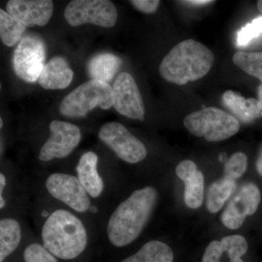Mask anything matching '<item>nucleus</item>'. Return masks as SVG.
<instances>
[{
	"mask_svg": "<svg viewBox=\"0 0 262 262\" xmlns=\"http://www.w3.org/2000/svg\"><path fill=\"white\" fill-rule=\"evenodd\" d=\"M159 194L152 186L137 189L108 213L104 237L114 248H122L140 237L154 213Z\"/></svg>",
	"mask_w": 262,
	"mask_h": 262,
	"instance_id": "f257e3e1",
	"label": "nucleus"
},
{
	"mask_svg": "<svg viewBox=\"0 0 262 262\" xmlns=\"http://www.w3.org/2000/svg\"><path fill=\"white\" fill-rule=\"evenodd\" d=\"M40 234L43 246L62 260L78 257L89 244L87 226L80 215L68 208H55L48 213Z\"/></svg>",
	"mask_w": 262,
	"mask_h": 262,
	"instance_id": "f03ea898",
	"label": "nucleus"
},
{
	"mask_svg": "<svg viewBox=\"0 0 262 262\" xmlns=\"http://www.w3.org/2000/svg\"><path fill=\"white\" fill-rule=\"evenodd\" d=\"M214 56L202 43L188 39L178 43L160 65V74L171 83L183 85L203 78L211 70Z\"/></svg>",
	"mask_w": 262,
	"mask_h": 262,
	"instance_id": "7ed1b4c3",
	"label": "nucleus"
},
{
	"mask_svg": "<svg viewBox=\"0 0 262 262\" xmlns=\"http://www.w3.org/2000/svg\"><path fill=\"white\" fill-rule=\"evenodd\" d=\"M186 129L193 136L209 142L225 141L239 130V122L233 115L215 107L203 108L184 118Z\"/></svg>",
	"mask_w": 262,
	"mask_h": 262,
	"instance_id": "20e7f679",
	"label": "nucleus"
},
{
	"mask_svg": "<svg viewBox=\"0 0 262 262\" xmlns=\"http://www.w3.org/2000/svg\"><path fill=\"white\" fill-rule=\"evenodd\" d=\"M113 104V87L106 82L90 80L62 100L60 113L67 117H82L97 106L106 110Z\"/></svg>",
	"mask_w": 262,
	"mask_h": 262,
	"instance_id": "39448f33",
	"label": "nucleus"
},
{
	"mask_svg": "<svg viewBox=\"0 0 262 262\" xmlns=\"http://www.w3.org/2000/svg\"><path fill=\"white\" fill-rule=\"evenodd\" d=\"M44 186L52 198L79 215L97 211L95 201L75 175L66 173L50 174L45 181Z\"/></svg>",
	"mask_w": 262,
	"mask_h": 262,
	"instance_id": "423d86ee",
	"label": "nucleus"
},
{
	"mask_svg": "<svg viewBox=\"0 0 262 262\" xmlns=\"http://www.w3.org/2000/svg\"><path fill=\"white\" fill-rule=\"evenodd\" d=\"M98 139L125 163H139L147 156L144 143L120 122L103 124L98 131Z\"/></svg>",
	"mask_w": 262,
	"mask_h": 262,
	"instance_id": "0eeeda50",
	"label": "nucleus"
},
{
	"mask_svg": "<svg viewBox=\"0 0 262 262\" xmlns=\"http://www.w3.org/2000/svg\"><path fill=\"white\" fill-rule=\"evenodd\" d=\"M64 17L72 27L92 24L111 28L116 24L118 13L113 2L108 0H74L66 7Z\"/></svg>",
	"mask_w": 262,
	"mask_h": 262,
	"instance_id": "6e6552de",
	"label": "nucleus"
},
{
	"mask_svg": "<svg viewBox=\"0 0 262 262\" xmlns=\"http://www.w3.org/2000/svg\"><path fill=\"white\" fill-rule=\"evenodd\" d=\"M50 135L39 150V161L63 159L72 154L80 144L82 134L77 125L70 122L53 120L49 125Z\"/></svg>",
	"mask_w": 262,
	"mask_h": 262,
	"instance_id": "1a4fd4ad",
	"label": "nucleus"
},
{
	"mask_svg": "<svg viewBox=\"0 0 262 262\" xmlns=\"http://www.w3.org/2000/svg\"><path fill=\"white\" fill-rule=\"evenodd\" d=\"M46 56L42 39L31 35L22 38L13 54L15 73L25 82H36L44 68Z\"/></svg>",
	"mask_w": 262,
	"mask_h": 262,
	"instance_id": "9d476101",
	"label": "nucleus"
},
{
	"mask_svg": "<svg viewBox=\"0 0 262 262\" xmlns=\"http://www.w3.org/2000/svg\"><path fill=\"white\" fill-rule=\"evenodd\" d=\"M261 198V192L256 184L246 183L241 186L222 213L221 220L223 225L228 229H239L246 217L257 211Z\"/></svg>",
	"mask_w": 262,
	"mask_h": 262,
	"instance_id": "9b49d317",
	"label": "nucleus"
},
{
	"mask_svg": "<svg viewBox=\"0 0 262 262\" xmlns=\"http://www.w3.org/2000/svg\"><path fill=\"white\" fill-rule=\"evenodd\" d=\"M114 107L119 114L128 118L143 121L145 108L135 80L129 73L117 76L113 86Z\"/></svg>",
	"mask_w": 262,
	"mask_h": 262,
	"instance_id": "f8f14e48",
	"label": "nucleus"
},
{
	"mask_svg": "<svg viewBox=\"0 0 262 262\" xmlns=\"http://www.w3.org/2000/svg\"><path fill=\"white\" fill-rule=\"evenodd\" d=\"M6 9L26 27H44L53 15V3L51 0H10Z\"/></svg>",
	"mask_w": 262,
	"mask_h": 262,
	"instance_id": "ddd939ff",
	"label": "nucleus"
},
{
	"mask_svg": "<svg viewBox=\"0 0 262 262\" xmlns=\"http://www.w3.org/2000/svg\"><path fill=\"white\" fill-rule=\"evenodd\" d=\"M98 157L89 151L80 157L76 167V177L94 201L102 199L106 192L105 178L98 171Z\"/></svg>",
	"mask_w": 262,
	"mask_h": 262,
	"instance_id": "4468645a",
	"label": "nucleus"
},
{
	"mask_svg": "<svg viewBox=\"0 0 262 262\" xmlns=\"http://www.w3.org/2000/svg\"><path fill=\"white\" fill-rule=\"evenodd\" d=\"M248 248V242L244 236H227L220 241L210 243L203 254V262H244L242 257Z\"/></svg>",
	"mask_w": 262,
	"mask_h": 262,
	"instance_id": "2eb2a0df",
	"label": "nucleus"
},
{
	"mask_svg": "<svg viewBox=\"0 0 262 262\" xmlns=\"http://www.w3.org/2000/svg\"><path fill=\"white\" fill-rule=\"evenodd\" d=\"M176 173L184 183V198L188 208L198 209L203 204L204 177L192 160H183L177 165Z\"/></svg>",
	"mask_w": 262,
	"mask_h": 262,
	"instance_id": "dca6fc26",
	"label": "nucleus"
},
{
	"mask_svg": "<svg viewBox=\"0 0 262 262\" xmlns=\"http://www.w3.org/2000/svg\"><path fill=\"white\" fill-rule=\"evenodd\" d=\"M73 71L62 57H53L45 65L39 75V83L46 90H61L70 86Z\"/></svg>",
	"mask_w": 262,
	"mask_h": 262,
	"instance_id": "f3484780",
	"label": "nucleus"
},
{
	"mask_svg": "<svg viewBox=\"0 0 262 262\" xmlns=\"http://www.w3.org/2000/svg\"><path fill=\"white\" fill-rule=\"evenodd\" d=\"M223 102L235 115L236 118L244 123H250L262 117V107L256 98H245L233 91H226L223 95Z\"/></svg>",
	"mask_w": 262,
	"mask_h": 262,
	"instance_id": "a211bd4d",
	"label": "nucleus"
},
{
	"mask_svg": "<svg viewBox=\"0 0 262 262\" xmlns=\"http://www.w3.org/2000/svg\"><path fill=\"white\" fill-rule=\"evenodd\" d=\"M23 238L20 222L13 217H3L0 220V262L16 251Z\"/></svg>",
	"mask_w": 262,
	"mask_h": 262,
	"instance_id": "6ab92c4d",
	"label": "nucleus"
},
{
	"mask_svg": "<svg viewBox=\"0 0 262 262\" xmlns=\"http://www.w3.org/2000/svg\"><path fill=\"white\" fill-rule=\"evenodd\" d=\"M171 248L160 241H151L121 262H173Z\"/></svg>",
	"mask_w": 262,
	"mask_h": 262,
	"instance_id": "aec40b11",
	"label": "nucleus"
},
{
	"mask_svg": "<svg viewBox=\"0 0 262 262\" xmlns=\"http://www.w3.org/2000/svg\"><path fill=\"white\" fill-rule=\"evenodd\" d=\"M120 58L111 53H103L96 56L90 61L89 73L92 80L106 82L113 80L121 66Z\"/></svg>",
	"mask_w": 262,
	"mask_h": 262,
	"instance_id": "412c9836",
	"label": "nucleus"
},
{
	"mask_svg": "<svg viewBox=\"0 0 262 262\" xmlns=\"http://www.w3.org/2000/svg\"><path fill=\"white\" fill-rule=\"evenodd\" d=\"M235 189V181L226 177L213 182L210 186L207 194L206 207L208 211L211 213L220 211Z\"/></svg>",
	"mask_w": 262,
	"mask_h": 262,
	"instance_id": "4be33fe9",
	"label": "nucleus"
},
{
	"mask_svg": "<svg viewBox=\"0 0 262 262\" xmlns=\"http://www.w3.org/2000/svg\"><path fill=\"white\" fill-rule=\"evenodd\" d=\"M26 27L13 15L0 10V37L5 46L12 47L21 40Z\"/></svg>",
	"mask_w": 262,
	"mask_h": 262,
	"instance_id": "5701e85b",
	"label": "nucleus"
},
{
	"mask_svg": "<svg viewBox=\"0 0 262 262\" xmlns=\"http://www.w3.org/2000/svg\"><path fill=\"white\" fill-rule=\"evenodd\" d=\"M232 61L236 67L258 79L262 83V51L237 52L232 57Z\"/></svg>",
	"mask_w": 262,
	"mask_h": 262,
	"instance_id": "b1692460",
	"label": "nucleus"
},
{
	"mask_svg": "<svg viewBox=\"0 0 262 262\" xmlns=\"http://www.w3.org/2000/svg\"><path fill=\"white\" fill-rule=\"evenodd\" d=\"M247 168V156L243 152L234 153L226 162L225 177L237 180L244 175Z\"/></svg>",
	"mask_w": 262,
	"mask_h": 262,
	"instance_id": "393cba45",
	"label": "nucleus"
},
{
	"mask_svg": "<svg viewBox=\"0 0 262 262\" xmlns=\"http://www.w3.org/2000/svg\"><path fill=\"white\" fill-rule=\"evenodd\" d=\"M262 34V16L253 19L251 23L246 24L237 33V45L245 47Z\"/></svg>",
	"mask_w": 262,
	"mask_h": 262,
	"instance_id": "a878e982",
	"label": "nucleus"
},
{
	"mask_svg": "<svg viewBox=\"0 0 262 262\" xmlns=\"http://www.w3.org/2000/svg\"><path fill=\"white\" fill-rule=\"evenodd\" d=\"M25 262H58L56 256L39 243H32L24 251Z\"/></svg>",
	"mask_w": 262,
	"mask_h": 262,
	"instance_id": "bb28decb",
	"label": "nucleus"
},
{
	"mask_svg": "<svg viewBox=\"0 0 262 262\" xmlns=\"http://www.w3.org/2000/svg\"><path fill=\"white\" fill-rule=\"evenodd\" d=\"M131 4L144 13H153L158 10L160 2L159 0H133Z\"/></svg>",
	"mask_w": 262,
	"mask_h": 262,
	"instance_id": "cd10ccee",
	"label": "nucleus"
},
{
	"mask_svg": "<svg viewBox=\"0 0 262 262\" xmlns=\"http://www.w3.org/2000/svg\"><path fill=\"white\" fill-rule=\"evenodd\" d=\"M182 3H185V4L194 5V6H203V5L211 4V3H214V1H209V0H191V1H183Z\"/></svg>",
	"mask_w": 262,
	"mask_h": 262,
	"instance_id": "c85d7f7f",
	"label": "nucleus"
},
{
	"mask_svg": "<svg viewBox=\"0 0 262 262\" xmlns=\"http://www.w3.org/2000/svg\"><path fill=\"white\" fill-rule=\"evenodd\" d=\"M256 166L258 173L262 177V145L261 148H260L259 152H258L257 160H256Z\"/></svg>",
	"mask_w": 262,
	"mask_h": 262,
	"instance_id": "c756f323",
	"label": "nucleus"
},
{
	"mask_svg": "<svg viewBox=\"0 0 262 262\" xmlns=\"http://www.w3.org/2000/svg\"><path fill=\"white\" fill-rule=\"evenodd\" d=\"M258 93V100L259 101L260 103H261V107H262V83L260 84L258 87L257 90Z\"/></svg>",
	"mask_w": 262,
	"mask_h": 262,
	"instance_id": "7c9ffc66",
	"label": "nucleus"
},
{
	"mask_svg": "<svg viewBox=\"0 0 262 262\" xmlns=\"http://www.w3.org/2000/svg\"><path fill=\"white\" fill-rule=\"evenodd\" d=\"M219 160H220V162L222 163H225L227 161V156L226 153H221L220 155H219Z\"/></svg>",
	"mask_w": 262,
	"mask_h": 262,
	"instance_id": "2f4dec72",
	"label": "nucleus"
},
{
	"mask_svg": "<svg viewBox=\"0 0 262 262\" xmlns=\"http://www.w3.org/2000/svg\"><path fill=\"white\" fill-rule=\"evenodd\" d=\"M258 9L259 10L260 13L262 14V0L257 2Z\"/></svg>",
	"mask_w": 262,
	"mask_h": 262,
	"instance_id": "473e14b6",
	"label": "nucleus"
},
{
	"mask_svg": "<svg viewBox=\"0 0 262 262\" xmlns=\"http://www.w3.org/2000/svg\"><path fill=\"white\" fill-rule=\"evenodd\" d=\"M3 120L2 118H0V127H3Z\"/></svg>",
	"mask_w": 262,
	"mask_h": 262,
	"instance_id": "72a5a7b5",
	"label": "nucleus"
}]
</instances>
